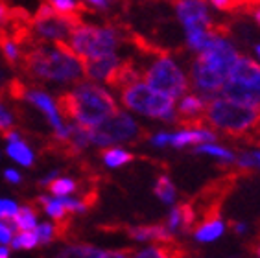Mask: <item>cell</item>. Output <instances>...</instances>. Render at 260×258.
Returning <instances> with one entry per match:
<instances>
[{"mask_svg": "<svg viewBox=\"0 0 260 258\" xmlns=\"http://www.w3.org/2000/svg\"><path fill=\"white\" fill-rule=\"evenodd\" d=\"M100 254V249L85 245V243H78V245H70V247L63 249L55 258H98Z\"/></svg>", "mask_w": 260, "mask_h": 258, "instance_id": "d6986e66", "label": "cell"}, {"mask_svg": "<svg viewBox=\"0 0 260 258\" xmlns=\"http://www.w3.org/2000/svg\"><path fill=\"white\" fill-rule=\"evenodd\" d=\"M118 55L116 54H105L98 57H89L83 61V72L89 80H105L107 74L118 64Z\"/></svg>", "mask_w": 260, "mask_h": 258, "instance_id": "4fadbf2b", "label": "cell"}, {"mask_svg": "<svg viewBox=\"0 0 260 258\" xmlns=\"http://www.w3.org/2000/svg\"><path fill=\"white\" fill-rule=\"evenodd\" d=\"M151 142L155 146H166V144H170V135L168 133H159L155 135L153 139H151Z\"/></svg>", "mask_w": 260, "mask_h": 258, "instance_id": "e575fe53", "label": "cell"}, {"mask_svg": "<svg viewBox=\"0 0 260 258\" xmlns=\"http://www.w3.org/2000/svg\"><path fill=\"white\" fill-rule=\"evenodd\" d=\"M83 22L85 20L63 17L45 2V4H39L31 17V30L43 41H67L72 30Z\"/></svg>", "mask_w": 260, "mask_h": 258, "instance_id": "52a82bcc", "label": "cell"}, {"mask_svg": "<svg viewBox=\"0 0 260 258\" xmlns=\"http://www.w3.org/2000/svg\"><path fill=\"white\" fill-rule=\"evenodd\" d=\"M118 43H120L118 34L107 24L94 26L83 22L74 28L69 37L70 48L74 50L81 61L105 54H115Z\"/></svg>", "mask_w": 260, "mask_h": 258, "instance_id": "277c9868", "label": "cell"}, {"mask_svg": "<svg viewBox=\"0 0 260 258\" xmlns=\"http://www.w3.org/2000/svg\"><path fill=\"white\" fill-rule=\"evenodd\" d=\"M229 225H231V229H235L238 234H242L245 231V225L244 223H238V221H229Z\"/></svg>", "mask_w": 260, "mask_h": 258, "instance_id": "d590c367", "label": "cell"}, {"mask_svg": "<svg viewBox=\"0 0 260 258\" xmlns=\"http://www.w3.org/2000/svg\"><path fill=\"white\" fill-rule=\"evenodd\" d=\"M218 139L214 131L210 129H183L181 133L170 135V144L175 148H185L188 144H205L214 142Z\"/></svg>", "mask_w": 260, "mask_h": 258, "instance_id": "5bb4252c", "label": "cell"}, {"mask_svg": "<svg viewBox=\"0 0 260 258\" xmlns=\"http://www.w3.org/2000/svg\"><path fill=\"white\" fill-rule=\"evenodd\" d=\"M221 233H223V223L220 219H209V221H203L198 227H194V236L200 242H212V240L220 238Z\"/></svg>", "mask_w": 260, "mask_h": 258, "instance_id": "2e32d148", "label": "cell"}, {"mask_svg": "<svg viewBox=\"0 0 260 258\" xmlns=\"http://www.w3.org/2000/svg\"><path fill=\"white\" fill-rule=\"evenodd\" d=\"M196 221H198V214H196L194 203L192 199L188 201H181L174 207V210L168 216V221H166V227L170 229L172 233H192L196 227Z\"/></svg>", "mask_w": 260, "mask_h": 258, "instance_id": "30bf717a", "label": "cell"}, {"mask_svg": "<svg viewBox=\"0 0 260 258\" xmlns=\"http://www.w3.org/2000/svg\"><path fill=\"white\" fill-rule=\"evenodd\" d=\"M227 80L260 90V64L256 61L249 59V57H244V55L238 54L236 61L231 67Z\"/></svg>", "mask_w": 260, "mask_h": 258, "instance_id": "9c48e42d", "label": "cell"}, {"mask_svg": "<svg viewBox=\"0 0 260 258\" xmlns=\"http://www.w3.org/2000/svg\"><path fill=\"white\" fill-rule=\"evenodd\" d=\"M46 186H48V190H50L54 196H57V198H65V196H70L72 192L78 190L76 181L70 177H54Z\"/></svg>", "mask_w": 260, "mask_h": 258, "instance_id": "7402d4cb", "label": "cell"}, {"mask_svg": "<svg viewBox=\"0 0 260 258\" xmlns=\"http://www.w3.org/2000/svg\"><path fill=\"white\" fill-rule=\"evenodd\" d=\"M0 52L2 57L6 59V63L15 69L19 64L20 57V48L17 46V43L13 41V37L10 35V31L6 30L4 26H0Z\"/></svg>", "mask_w": 260, "mask_h": 258, "instance_id": "9a60e30c", "label": "cell"}, {"mask_svg": "<svg viewBox=\"0 0 260 258\" xmlns=\"http://www.w3.org/2000/svg\"><path fill=\"white\" fill-rule=\"evenodd\" d=\"M35 234H37V238H39V243H50L52 240L57 236L55 234V225L52 223H41V225H35Z\"/></svg>", "mask_w": 260, "mask_h": 258, "instance_id": "484cf974", "label": "cell"}, {"mask_svg": "<svg viewBox=\"0 0 260 258\" xmlns=\"http://www.w3.org/2000/svg\"><path fill=\"white\" fill-rule=\"evenodd\" d=\"M140 78H142V70H140V67L137 64V61L124 59V61H118V64L111 70L104 81L109 85L111 89L120 90V89H124L125 85L133 83V81H139Z\"/></svg>", "mask_w": 260, "mask_h": 258, "instance_id": "8fae6325", "label": "cell"}, {"mask_svg": "<svg viewBox=\"0 0 260 258\" xmlns=\"http://www.w3.org/2000/svg\"><path fill=\"white\" fill-rule=\"evenodd\" d=\"M155 196L160 199V201H165V203H174L175 186H174V183H172L170 179H168V175H159V177H157Z\"/></svg>", "mask_w": 260, "mask_h": 258, "instance_id": "603a6c76", "label": "cell"}, {"mask_svg": "<svg viewBox=\"0 0 260 258\" xmlns=\"http://www.w3.org/2000/svg\"><path fill=\"white\" fill-rule=\"evenodd\" d=\"M127 236L139 242H172L175 240L174 233L166 225H139V227H125Z\"/></svg>", "mask_w": 260, "mask_h": 258, "instance_id": "7c38bea8", "label": "cell"}, {"mask_svg": "<svg viewBox=\"0 0 260 258\" xmlns=\"http://www.w3.org/2000/svg\"><path fill=\"white\" fill-rule=\"evenodd\" d=\"M4 177H6V181H8V183H11V184H19L20 181H22V177H20L19 172H17V170H11V168L6 170Z\"/></svg>", "mask_w": 260, "mask_h": 258, "instance_id": "d6a6232c", "label": "cell"}, {"mask_svg": "<svg viewBox=\"0 0 260 258\" xmlns=\"http://www.w3.org/2000/svg\"><path fill=\"white\" fill-rule=\"evenodd\" d=\"M0 258H10V251H8V247H0Z\"/></svg>", "mask_w": 260, "mask_h": 258, "instance_id": "74e56055", "label": "cell"}, {"mask_svg": "<svg viewBox=\"0 0 260 258\" xmlns=\"http://www.w3.org/2000/svg\"><path fill=\"white\" fill-rule=\"evenodd\" d=\"M201 2H210V0H201Z\"/></svg>", "mask_w": 260, "mask_h": 258, "instance_id": "b9f144b4", "label": "cell"}, {"mask_svg": "<svg viewBox=\"0 0 260 258\" xmlns=\"http://www.w3.org/2000/svg\"><path fill=\"white\" fill-rule=\"evenodd\" d=\"M8 20H10V8L4 0H0V26H6Z\"/></svg>", "mask_w": 260, "mask_h": 258, "instance_id": "836d02e7", "label": "cell"}, {"mask_svg": "<svg viewBox=\"0 0 260 258\" xmlns=\"http://www.w3.org/2000/svg\"><path fill=\"white\" fill-rule=\"evenodd\" d=\"M100 157L107 166L111 168H118V166H124V164L131 163V160L135 159L129 151H124L120 148H107V149H102L100 151Z\"/></svg>", "mask_w": 260, "mask_h": 258, "instance_id": "ac0fdd59", "label": "cell"}, {"mask_svg": "<svg viewBox=\"0 0 260 258\" xmlns=\"http://www.w3.org/2000/svg\"><path fill=\"white\" fill-rule=\"evenodd\" d=\"M170 2L177 11L179 20L185 24L186 31L207 30L212 19L207 13V8L201 0H170Z\"/></svg>", "mask_w": 260, "mask_h": 258, "instance_id": "ba28073f", "label": "cell"}, {"mask_svg": "<svg viewBox=\"0 0 260 258\" xmlns=\"http://www.w3.org/2000/svg\"><path fill=\"white\" fill-rule=\"evenodd\" d=\"M142 80L146 81V85H150L151 89L165 92L174 100L185 96L186 90L190 89L183 70L168 55L157 57L151 67L142 70Z\"/></svg>", "mask_w": 260, "mask_h": 258, "instance_id": "8992f818", "label": "cell"}, {"mask_svg": "<svg viewBox=\"0 0 260 258\" xmlns=\"http://www.w3.org/2000/svg\"><path fill=\"white\" fill-rule=\"evenodd\" d=\"M55 107L59 116L78 124L92 127L104 122L107 116L118 111L115 98L102 89L100 85L80 81L72 90H65L57 94Z\"/></svg>", "mask_w": 260, "mask_h": 258, "instance_id": "7a4b0ae2", "label": "cell"}, {"mask_svg": "<svg viewBox=\"0 0 260 258\" xmlns=\"http://www.w3.org/2000/svg\"><path fill=\"white\" fill-rule=\"evenodd\" d=\"M8 155H10L11 159L15 160V163L22 164V166H31L34 164V151H31L30 148H28V144L26 142H22V140H15V142H10L8 144Z\"/></svg>", "mask_w": 260, "mask_h": 258, "instance_id": "e0dca14e", "label": "cell"}, {"mask_svg": "<svg viewBox=\"0 0 260 258\" xmlns=\"http://www.w3.org/2000/svg\"><path fill=\"white\" fill-rule=\"evenodd\" d=\"M120 92L122 104L127 109L135 111V113L146 114L151 118H160L166 122H174L175 116V100L172 96L159 92V90L151 89L150 85L142 83V81H133V83L125 85Z\"/></svg>", "mask_w": 260, "mask_h": 258, "instance_id": "3957f363", "label": "cell"}, {"mask_svg": "<svg viewBox=\"0 0 260 258\" xmlns=\"http://www.w3.org/2000/svg\"><path fill=\"white\" fill-rule=\"evenodd\" d=\"M135 258H166L162 249H160V243H153L151 247L144 249V251H139V253H133Z\"/></svg>", "mask_w": 260, "mask_h": 258, "instance_id": "83f0119b", "label": "cell"}, {"mask_svg": "<svg viewBox=\"0 0 260 258\" xmlns=\"http://www.w3.org/2000/svg\"><path fill=\"white\" fill-rule=\"evenodd\" d=\"M251 251H253V253H256V256L260 258V236H256L255 242L251 243Z\"/></svg>", "mask_w": 260, "mask_h": 258, "instance_id": "8d00e7d4", "label": "cell"}, {"mask_svg": "<svg viewBox=\"0 0 260 258\" xmlns=\"http://www.w3.org/2000/svg\"><path fill=\"white\" fill-rule=\"evenodd\" d=\"M11 245L15 249H34L39 245V238H37L34 229L31 231H20L19 236H13Z\"/></svg>", "mask_w": 260, "mask_h": 258, "instance_id": "cb8c5ba5", "label": "cell"}, {"mask_svg": "<svg viewBox=\"0 0 260 258\" xmlns=\"http://www.w3.org/2000/svg\"><path fill=\"white\" fill-rule=\"evenodd\" d=\"M11 127H13V116H11L10 111L4 107V104L0 102V135Z\"/></svg>", "mask_w": 260, "mask_h": 258, "instance_id": "f1b7e54d", "label": "cell"}, {"mask_svg": "<svg viewBox=\"0 0 260 258\" xmlns=\"http://www.w3.org/2000/svg\"><path fill=\"white\" fill-rule=\"evenodd\" d=\"M13 233H15V227L4 223V219H0V245L10 243L13 240Z\"/></svg>", "mask_w": 260, "mask_h": 258, "instance_id": "f546056e", "label": "cell"}, {"mask_svg": "<svg viewBox=\"0 0 260 258\" xmlns=\"http://www.w3.org/2000/svg\"><path fill=\"white\" fill-rule=\"evenodd\" d=\"M253 15H255V20H256V24L260 26V6H258V8H256L255 11H253Z\"/></svg>", "mask_w": 260, "mask_h": 258, "instance_id": "f35d334b", "label": "cell"}, {"mask_svg": "<svg viewBox=\"0 0 260 258\" xmlns=\"http://www.w3.org/2000/svg\"><path fill=\"white\" fill-rule=\"evenodd\" d=\"M256 54H258V55H260V45H258V46H256Z\"/></svg>", "mask_w": 260, "mask_h": 258, "instance_id": "60d3db41", "label": "cell"}, {"mask_svg": "<svg viewBox=\"0 0 260 258\" xmlns=\"http://www.w3.org/2000/svg\"><path fill=\"white\" fill-rule=\"evenodd\" d=\"M255 157H256V163L260 164V153H255Z\"/></svg>", "mask_w": 260, "mask_h": 258, "instance_id": "ab89813d", "label": "cell"}, {"mask_svg": "<svg viewBox=\"0 0 260 258\" xmlns=\"http://www.w3.org/2000/svg\"><path fill=\"white\" fill-rule=\"evenodd\" d=\"M196 151H198V153H209V155H214V157H220V159L229 160V163H233V160H235V155L231 153V151H227L225 148H220V146L201 144L200 148L196 149Z\"/></svg>", "mask_w": 260, "mask_h": 258, "instance_id": "d4e9b609", "label": "cell"}, {"mask_svg": "<svg viewBox=\"0 0 260 258\" xmlns=\"http://www.w3.org/2000/svg\"><path fill=\"white\" fill-rule=\"evenodd\" d=\"M87 6H90L92 10L96 11H107L113 6V2L111 0H85Z\"/></svg>", "mask_w": 260, "mask_h": 258, "instance_id": "1f68e13d", "label": "cell"}, {"mask_svg": "<svg viewBox=\"0 0 260 258\" xmlns=\"http://www.w3.org/2000/svg\"><path fill=\"white\" fill-rule=\"evenodd\" d=\"M19 69L31 81L80 83L85 78L83 61L67 41H54V46H48L46 41L35 39L20 50Z\"/></svg>", "mask_w": 260, "mask_h": 258, "instance_id": "6da1fadb", "label": "cell"}, {"mask_svg": "<svg viewBox=\"0 0 260 258\" xmlns=\"http://www.w3.org/2000/svg\"><path fill=\"white\" fill-rule=\"evenodd\" d=\"M41 205H43V209H45V212L50 216V218H54L55 221H65L67 219V209L65 205H63V201L59 199H50L46 198V196H41L39 199H37Z\"/></svg>", "mask_w": 260, "mask_h": 258, "instance_id": "44dd1931", "label": "cell"}, {"mask_svg": "<svg viewBox=\"0 0 260 258\" xmlns=\"http://www.w3.org/2000/svg\"><path fill=\"white\" fill-rule=\"evenodd\" d=\"M135 251L125 249V251H102V254L98 258H129Z\"/></svg>", "mask_w": 260, "mask_h": 258, "instance_id": "4dcf8cb0", "label": "cell"}, {"mask_svg": "<svg viewBox=\"0 0 260 258\" xmlns=\"http://www.w3.org/2000/svg\"><path fill=\"white\" fill-rule=\"evenodd\" d=\"M90 144L96 146H111L122 144V142H140L148 139V131L142 129L129 114L122 113L120 109L111 114L98 125L89 127Z\"/></svg>", "mask_w": 260, "mask_h": 258, "instance_id": "5b68a950", "label": "cell"}, {"mask_svg": "<svg viewBox=\"0 0 260 258\" xmlns=\"http://www.w3.org/2000/svg\"><path fill=\"white\" fill-rule=\"evenodd\" d=\"M11 219H13V227L19 231H31L37 225V212L31 207H20Z\"/></svg>", "mask_w": 260, "mask_h": 258, "instance_id": "ffe728a7", "label": "cell"}, {"mask_svg": "<svg viewBox=\"0 0 260 258\" xmlns=\"http://www.w3.org/2000/svg\"><path fill=\"white\" fill-rule=\"evenodd\" d=\"M19 207H17L15 201L11 199H0V219H11L17 214Z\"/></svg>", "mask_w": 260, "mask_h": 258, "instance_id": "4316f807", "label": "cell"}]
</instances>
